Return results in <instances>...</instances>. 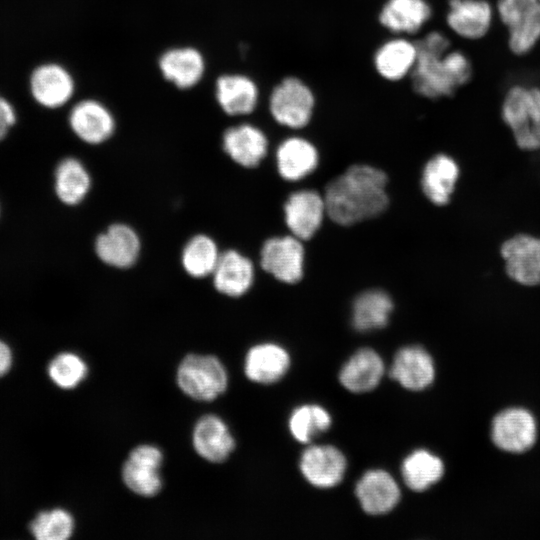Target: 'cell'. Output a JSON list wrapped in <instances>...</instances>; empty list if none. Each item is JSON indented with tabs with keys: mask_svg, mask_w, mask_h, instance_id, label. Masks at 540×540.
I'll use <instances>...</instances> for the list:
<instances>
[{
	"mask_svg": "<svg viewBox=\"0 0 540 540\" xmlns=\"http://www.w3.org/2000/svg\"><path fill=\"white\" fill-rule=\"evenodd\" d=\"M215 96L226 114L244 116L256 109L260 92L251 77L244 74H224L216 80Z\"/></svg>",
	"mask_w": 540,
	"mask_h": 540,
	"instance_id": "21",
	"label": "cell"
},
{
	"mask_svg": "<svg viewBox=\"0 0 540 540\" xmlns=\"http://www.w3.org/2000/svg\"><path fill=\"white\" fill-rule=\"evenodd\" d=\"M227 373L214 356L188 355L177 371L181 390L199 401H211L227 388Z\"/></svg>",
	"mask_w": 540,
	"mask_h": 540,
	"instance_id": "5",
	"label": "cell"
},
{
	"mask_svg": "<svg viewBox=\"0 0 540 540\" xmlns=\"http://www.w3.org/2000/svg\"><path fill=\"white\" fill-rule=\"evenodd\" d=\"M12 354L9 346L0 339V376H3L10 368Z\"/></svg>",
	"mask_w": 540,
	"mask_h": 540,
	"instance_id": "38",
	"label": "cell"
},
{
	"mask_svg": "<svg viewBox=\"0 0 540 540\" xmlns=\"http://www.w3.org/2000/svg\"><path fill=\"white\" fill-rule=\"evenodd\" d=\"M537 426L533 415L522 408L506 409L492 422V440L501 450L521 453L535 443Z\"/></svg>",
	"mask_w": 540,
	"mask_h": 540,
	"instance_id": "10",
	"label": "cell"
},
{
	"mask_svg": "<svg viewBox=\"0 0 540 540\" xmlns=\"http://www.w3.org/2000/svg\"><path fill=\"white\" fill-rule=\"evenodd\" d=\"M17 124V113L12 104L0 96V142L5 140Z\"/></svg>",
	"mask_w": 540,
	"mask_h": 540,
	"instance_id": "37",
	"label": "cell"
},
{
	"mask_svg": "<svg viewBox=\"0 0 540 540\" xmlns=\"http://www.w3.org/2000/svg\"><path fill=\"white\" fill-rule=\"evenodd\" d=\"M389 374L404 388L420 391L427 388L434 380V362L424 348L406 346L395 354Z\"/></svg>",
	"mask_w": 540,
	"mask_h": 540,
	"instance_id": "17",
	"label": "cell"
},
{
	"mask_svg": "<svg viewBox=\"0 0 540 540\" xmlns=\"http://www.w3.org/2000/svg\"><path fill=\"white\" fill-rule=\"evenodd\" d=\"M140 239L133 228L126 224H113L95 241L99 259L116 268L132 266L140 253Z\"/></svg>",
	"mask_w": 540,
	"mask_h": 540,
	"instance_id": "19",
	"label": "cell"
},
{
	"mask_svg": "<svg viewBox=\"0 0 540 540\" xmlns=\"http://www.w3.org/2000/svg\"><path fill=\"white\" fill-rule=\"evenodd\" d=\"M262 268L281 282L300 281L304 268V248L293 235L268 239L260 252Z\"/></svg>",
	"mask_w": 540,
	"mask_h": 540,
	"instance_id": "7",
	"label": "cell"
},
{
	"mask_svg": "<svg viewBox=\"0 0 540 540\" xmlns=\"http://www.w3.org/2000/svg\"><path fill=\"white\" fill-rule=\"evenodd\" d=\"M346 466L343 453L331 445L310 446L300 459L303 476L318 488H331L339 484L344 477Z\"/></svg>",
	"mask_w": 540,
	"mask_h": 540,
	"instance_id": "15",
	"label": "cell"
},
{
	"mask_svg": "<svg viewBox=\"0 0 540 540\" xmlns=\"http://www.w3.org/2000/svg\"><path fill=\"white\" fill-rule=\"evenodd\" d=\"M193 445L201 457L210 462L220 463L229 457L235 447V441L219 417L206 415L194 428Z\"/></svg>",
	"mask_w": 540,
	"mask_h": 540,
	"instance_id": "28",
	"label": "cell"
},
{
	"mask_svg": "<svg viewBox=\"0 0 540 540\" xmlns=\"http://www.w3.org/2000/svg\"><path fill=\"white\" fill-rule=\"evenodd\" d=\"M162 453L155 446L141 445L130 453L123 467V480L134 493L151 497L156 495L162 486L159 469Z\"/></svg>",
	"mask_w": 540,
	"mask_h": 540,
	"instance_id": "11",
	"label": "cell"
},
{
	"mask_svg": "<svg viewBox=\"0 0 540 540\" xmlns=\"http://www.w3.org/2000/svg\"><path fill=\"white\" fill-rule=\"evenodd\" d=\"M71 131L87 144H100L108 140L115 131V119L101 102L86 99L75 104L69 112Z\"/></svg>",
	"mask_w": 540,
	"mask_h": 540,
	"instance_id": "14",
	"label": "cell"
},
{
	"mask_svg": "<svg viewBox=\"0 0 540 540\" xmlns=\"http://www.w3.org/2000/svg\"><path fill=\"white\" fill-rule=\"evenodd\" d=\"M418 57L415 40L404 35H393L381 42L372 56L377 75L387 82L409 78Z\"/></svg>",
	"mask_w": 540,
	"mask_h": 540,
	"instance_id": "9",
	"label": "cell"
},
{
	"mask_svg": "<svg viewBox=\"0 0 540 540\" xmlns=\"http://www.w3.org/2000/svg\"><path fill=\"white\" fill-rule=\"evenodd\" d=\"M316 104L313 88L296 75L281 78L271 89L268 98V109L273 120L292 130H300L309 125Z\"/></svg>",
	"mask_w": 540,
	"mask_h": 540,
	"instance_id": "3",
	"label": "cell"
},
{
	"mask_svg": "<svg viewBox=\"0 0 540 540\" xmlns=\"http://www.w3.org/2000/svg\"><path fill=\"white\" fill-rule=\"evenodd\" d=\"M73 77L63 66L55 63L42 64L30 76V91L42 107L60 108L73 96Z\"/></svg>",
	"mask_w": 540,
	"mask_h": 540,
	"instance_id": "16",
	"label": "cell"
},
{
	"mask_svg": "<svg viewBox=\"0 0 540 540\" xmlns=\"http://www.w3.org/2000/svg\"><path fill=\"white\" fill-rule=\"evenodd\" d=\"M290 366L287 351L273 343L252 347L246 355L245 373L254 382L270 384L280 380Z\"/></svg>",
	"mask_w": 540,
	"mask_h": 540,
	"instance_id": "30",
	"label": "cell"
},
{
	"mask_svg": "<svg viewBox=\"0 0 540 540\" xmlns=\"http://www.w3.org/2000/svg\"><path fill=\"white\" fill-rule=\"evenodd\" d=\"M405 484L413 491L422 492L437 483L444 474L442 460L426 450L407 456L401 467Z\"/></svg>",
	"mask_w": 540,
	"mask_h": 540,
	"instance_id": "32",
	"label": "cell"
},
{
	"mask_svg": "<svg viewBox=\"0 0 540 540\" xmlns=\"http://www.w3.org/2000/svg\"><path fill=\"white\" fill-rule=\"evenodd\" d=\"M433 14L427 0H385L377 14L378 23L392 35L419 33Z\"/></svg>",
	"mask_w": 540,
	"mask_h": 540,
	"instance_id": "13",
	"label": "cell"
},
{
	"mask_svg": "<svg viewBox=\"0 0 540 540\" xmlns=\"http://www.w3.org/2000/svg\"><path fill=\"white\" fill-rule=\"evenodd\" d=\"M0 217H1V204H0Z\"/></svg>",
	"mask_w": 540,
	"mask_h": 540,
	"instance_id": "39",
	"label": "cell"
},
{
	"mask_svg": "<svg viewBox=\"0 0 540 540\" xmlns=\"http://www.w3.org/2000/svg\"><path fill=\"white\" fill-rule=\"evenodd\" d=\"M384 369V362L377 352L362 348L342 367L339 380L351 392H368L380 383Z\"/></svg>",
	"mask_w": 540,
	"mask_h": 540,
	"instance_id": "27",
	"label": "cell"
},
{
	"mask_svg": "<svg viewBox=\"0 0 540 540\" xmlns=\"http://www.w3.org/2000/svg\"><path fill=\"white\" fill-rule=\"evenodd\" d=\"M415 42L418 57L409 76L414 93L430 100L448 97L469 80L468 58L450 50V41L442 32L430 31Z\"/></svg>",
	"mask_w": 540,
	"mask_h": 540,
	"instance_id": "2",
	"label": "cell"
},
{
	"mask_svg": "<svg viewBox=\"0 0 540 540\" xmlns=\"http://www.w3.org/2000/svg\"><path fill=\"white\" fill-rule=\"evenodd\" d=\"M505 271L514 282L524 286L540 284V238L517 234L500 248Z\"/></svg>",
	"mask_w": 540,
	"mask_h": 540,
	"instance_id": "8",
	"label": "cell"
},
{
	"mask_svg": "<svg viewBox=\"0 0 540 540\" xmlns=\"http://www.w3.org/2000/svg\"><path fill=\"white\" fill-rule=\"evenodd\" d=\"M387 177L373 166L355 164L326 187L327 215L339 225H352L382 213L388 205Z\"/></svg>",
	"mask_w": 540,
	"mask_h": 540,
	"instance_id": "1",
	"label": "cell"
},
{
	"mask_svg": "<svg viewBox=\"0 0 540 540\" xmlns=\"http://www.w3.org/2000/svg\"><path fill=\"white\" fill-rule=\"evenodd\" d=\"M502 118L510 128L518 147L540 149V89L515 85L502 104Z\"/></svg>",
	"mask_w": 540,
	"mask_h": 540,
	"instance_id": "4",
	"label": "cell"
},
{
	"mask_svg": "<svg viewBox=\"0 0 540 540\" xmlns=\"http://www.w3.org/2000/svg\"><path fill=\"white\" fill-rule=\"evenodd\" d=\"M48 373L57 386L71 389L85 378L87 366L79 356L66 352L57 355L51 361Z\"/></svg>",
	"mask_w": 540,
	"mask_h": 540,
	"instance_id": "36",
	"label": "cell"
},
{
	"mask_svg": "<svg viewBox=\"0 0 540 540\" xmlns=\"http://www.w3.org/2000/svg\"><path fill=\"white\" fill-rule=\"evenodd\" d=\"M356 496L361 508L370 515L390 512L400 500V489L386 471H367L356 484Z\"/></svg>",
	"mask_w": 540,
	"mask_h": 540,
	"instance_id": "18",
	"label": "cell"
},
{
	"mask_svg": "<svg viewBox=\"0 0 540 540\" xmlns=\"http://www.w3.org/2000/svg\"><path fill=\"white\" fill-rule=\"evenodd\" d=\"M218 292L231 297L245 294L254 280V266L249 258L236 250L221 253L212 273Z\"/></svg>",
	"mask_w": 540,
	"mask_h": 540,
	"instance_id": "25",
	"label": "cell"
},
{
	"mask_svg": "<svg viewBox=\"0 0 540 540\" xmlns=\"http://www.w3.org/2000/svg\"><path fill=\"white\" fill-rule=\"evenodd\" d=\"M446 23L458 36L478 39L490 28L492 9L485 0H448Z\"/></svg>",
	"mask_w": 540,
	"mask_h": 540,
	"instance_id": "23",
	"label": "cell"
},
{
	"mask_svg": "<svg viewBox=\"0 0 540 540\" xmlns=\"http://www.w3.org/2000/svg\"><path fill=\"white\" fill-rule=\"evenodd\" d=\"M540 1V0H539Z\"/></svg>",
	"mask_w": 540,
	"mask_h": 540,
	"instance_id": "40",
	"label": "cell"
},
{
	"mask_svg": "<svg viewBox=\"0 0 540 540\" xmlns=\"http://www.w3.org/2000/svg\"><path fill=\"white\" fill-rule=\"evenodd\" d=\"M90 188V174L78 158L66 156L58 160L53 170V191L63 205L80 204Z\"/></svg>",
	"mask_w": 540,
	"mask_h": 540,
	"instance_id": "26",
	"label": "cell"
},
{
	"mask_svg": "<svg viewBox=\"0 0 540 540\" xmlns=\"http://www.w3.org/2000/svg\"><path fill=\"white\" fill-rule=\"evenodd\" d=\"M73 528L72 516L63 509L41 512L30 524L38 540H65L71 536Z\"/></svg>",
	"mask_w": 540,
	"mask_h": 540,
	"instance_id": "35",
	"label": "cell"
},
{
	"mask_svg": "<svg viewBox=\"0 0 540 540\" xmlns=\"http://www.w3.org/2000/svg\"><path fill=\"white\" fill-rule=\"evenodd\" d=\"M222 145L234 162L243 167L252 168L260 164L266 156L268 138L259 127L242 123L224 132Z\"/></svg>",
	"mask_w": 540,
	"mask_h": 540,
	"instance_id": "20",
	"label": "cell"
},
{
	"mask_svg": "<svg viewBox=\"0 0 540 540\" xmlns=\"http://www.w3.org/2000/svg\"><path fill=\"white\" fill-rule=\"evenodd\" d=\"M163 77L179 89H189L202 79L205 60L199 50L193 47L171 48L158 60Z\"/></svg>",
	"mask_w": 540,
	"mask_h": 540,
	"instance_id": "24",
	"label": "cell"
},
{
	"mask_svg": "<svg viewBox=\"0 0 540 540\" xmlns=\"http://www.w3.org/2000/svg\"><path fill=\"white\" fill-rule=\"evenodd\" d=\"M330 414L319 405H302L289 418V430L301 443H309L331 426Z\"/></svg>",
	"mask_w": 540,
	"mask_h": 540,
	"instance_id": "34",
	"label": "cell"
},
{
	"mask_svg": "<svg viewBox=\"0 0 540 540\" xmlns=\"http://www.w3.org/2000/svg\"><path fill=\"white\" fill-rule=\"evenodd\" d=\"M392 310V299L385 291L380 289L364 291L353 303V326L359 331L380 329L387 325Z\"/></svg>",
	"mask_w": 540,
	"mask_h": 540,
	"instance_id": "31",
	"label": "cell"
},
{
	"mask_svg": "<svg viewBox=\"0 0 540 540\" xmlns=\"http://www.w3.org/2000/svg\"><path fill=\"white\" fill-rule=\"evenodd\" d=\"M497 9L509 30V47L517 55L529 52L540 39L539 0H499Z\"/></svg>",
	"mask_w": 540,
	"mask_h": 540,
	"instance_id": "6",
	"label": "cell"
},
{
	"mask_svg": "<svg viewBox=\"0 0 540 540\" xmlns=\"http://www.w3.org/2000/svg\"><path fill=\"white\" fill-rule=\"evenodd\" d=\"M319 160L315 145L302 136H290L281 141L276 150V164L281 177L298 181L312 173Z\"/></svg>",
	"mask_w": 540,
	"mask_h": 540,
	"instance_id": "22",
	"label": "cell"
},
{
	"mask_svg": "<svg viewBox=\"0 0 540 540\" xmlns=\"http://www.w3.org/2000/svg\"><path fill=\"white\" fill-rule=\"evenodd\" d=\"M284 214L291 234L300 240H308L327 214L324 197L314 190L296 191L286 200Z\"/></svg>",
	"mask_w": 540,
	"mask_h": 540,
	"instance_id": "12",
	"label": "cell"
},
{
	"mask_svg": "<svg viewBox=\"0 0 540 540\" xmlns=\"http://www.w3.org/2000/svg\"><path fill=\"white\" fill-rule=\"evenodd\" d=\"M221 253L215 241L204 234L195 235L185 245L181 261L184 270L192 277L212 275Z\"/></svg>",
	"mask_w": 540,
	"mask_h": 540,
	"instance_id": "33",
	"label": "cell"
},
{
	"mask_svg": "<svg viewBox=\"0 0 540 540\" xmlns=\"http://www.w3.org/2000/svg\"><path fill=\"white\" fill-rule=\"evenodd\" d=\"M459 174V166L452 157L443 153L437 154L423 169L422 191L433 204L445 205L450 201Z\"/></svg>",
	"mask_w": 540,
	"mask_h": 540,
	"instance_id": "29",
	"label": "cell"
}]
</instances>
